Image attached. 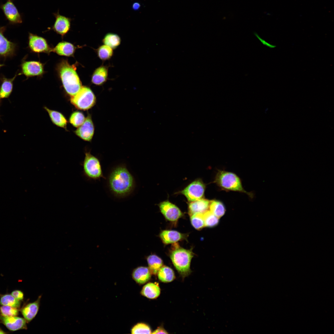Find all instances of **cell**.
<instances>
[{"label": "cell", "instance_id": "25", "mask_svg": "<svg viewBox=\"0 0 334 334\" xmlns=\"http://www.w3.org/2000/svg\"><path fill=\"white\" fill-rule=\"evenodd\" d=\"M147 260L148 269L151 274L156 275L163 266V262L161 259L155 255H151L148 256Z\"/></svg>", "mask_w": 334, "mask_h": 334}, {"label": "cell", "instance_id": "38", "mask_svg": "<svg viewBox=\"0 0 334 334\" xmlns=\"http://www.w3.org/2000/svg\"><path fill=\"white\" fill-rule=\"evenodd\" d=\"M168 333L162 327H159L151 333L152 334H168Z\"/></svg>", "mask_w": 334, "mask_h": 334}, {"label": "cell", "instance_id": "37", "mask_svg": "<svg viewBox=\"0 0 334 334\" xmlns=\"http://www.w3.org/2000/svg\"><path fill=\"white\" fill-rule=\"evenodd\" d=\"M254 34L263 45H265L270 48H273L276 47V45L270 44L265 41L264 39L261 38L256 32H254Z\"/></svg>", "mask_w": 334, "mask_h": 334}, {"label": "cell", "instance_id": "21", "mask_svg": "<svg viewBox=\"0 0 334 334\" xmlns=\"http://www.w3.org/2000/svg\"><path fill=\"white\" fill-rule=\"evenodd\" d=\"M151 273L148 268L140 266L133 271L132 276L134 280L137 283L143 284L148 281L151 277Z\"/></svg>", "mask_w": 334, "mask_h": 334}, {"label": "cell", "instance_id": "9", "mask_svg": "<svg viewBox=\"0 0 334 334\" xmlns=\"http://www.w3.org/2000/svg\"><path fill=\"white\" fill-rule=\"evenodd\" d=\"M75 134L83 140L91 141L94 132V126L91 115L88 114L83 124L74 131Z\"/></svg>", "mask_w": 334, "mask_h": 334}, {"label": "cell", "instance_id": "14", "mask_svg": "<svg viewBox=\"0 0 334 334\" xmlns=\"http://www.w3.org/2000/svg\"><path fill=\"white\" fill-rule=\"evenodd\" d=\"M5 26L0 27V56L4 58L11 57L15 54L16 45L8 40L4 36Z\"/></svg>", "mask_w": 334, "mask_h": 334}, {"label": "cell", "instance_id": "22", "mask_svg": "<svg viewBox=\"0 0 334 334\" xmlns=\"http://www.w3.org/2000/svg\"><path fill=\"white\" fill-rule=\"evenodd\" d=\"M16 74L13 77L9 79L3 77L1 79L2 82L0 86V102L2 99L8 98L11 94L13 88V83L17 75Z\"/></svg>", "mask_w": 334, "mask_h": 334}, {"label": "cell", "instance_id": "24", "mask_svg": "<svg viewBox=\"0 0 334 334\" xmlns=\"http://www.w3.org/2000/svg\"><path fill=\"white\" fill-rule=\"evenodd\" d=\"M161 289L156 283H148L143 287L141 293L143 296L148 298L154 299L160 295Z\"/></svg>", "mask_w": 334, "mask_h": 334}, {"label": "cell", "instance_id": "18", "mask_svg": "<svg viewBox=\"0 0 334 334\" xmlns=\"http://www.w3.org/2000/svg\"><path fill=\"white\" fill-rule=\"evenodd\" d=\"M186 234L175 230H166L161 232L159 236L163 242L165 244L173 243L183 240L186 238Z\"/></svg>", "mask_w": 334, "mask_h": 334}, {"label": "cell", "instance_id": "15", "mask_svg": "<svg viewBox=\"0 0 334 334\" xmlns=\"http://www.w3.org/2000/svg\"><path fill=\"white\" fill-rule=\"evenodd\" d=\"M0 321L11 331L27 329V322L24 318L21 317L16 316L5 317L0 315Z\"/></svg>", "mask_w": 334, "mask_h": 334}, {"label": "cell", "instance_id": "34", "mask_svg": "<svg viewBox=\"0 0 334 334\" xmlns=\"http://www.w3.org/2000/svg\"><path fill=\"white\" fill-rule=\"evenodd\" d=\"M19 311L18 308L14 307L3 305L0 306V315L3 317L16 316Z\"/></svg>", "mask_w": 334, "mask_h": 334}, {"label": "cell", "instance_id": "41", "mask_svg": "<svg viewBox=\"0 0 334 334\" xmlns=\"http://www.w3.org/2000/svg\"><path fill=\"white\" fill-rule=\"evenodd\" d=\"M4 65L3 64H0V68L2 66H3Z\"/></svg>", "mask_w": 334, "mask_h": 334}, {"label": "cell", "instance_id": "3", "mask_svg": "<svg viewBox=\"0 0 334 334\" xmlns=\"http://www.w3.org/2000/svg\"><path fill=\"white\" fill-rule=\"evenodd\" d=\"M194 254L191 250L181 247L178 244L172 245L170 257L175 268L183 277L190 274V264Z\"/></svg>", "mask_w": 334, "mask_h": 334}, {"label": "cell", "instance_id": "2", "mask_svg": "<svg viewBox=\"0 0 334 334\" xmlns=\"http://www.w3.org/2000/svg\"><path fill=\"white\" fill-rule=\"evenodd\" d=\"M56 70L65 91L71 97L75 95L82 87L75 65L63 59L58 64Z\"/></svg>", "mask_w": 334, "mask_h": 334}, {"label": "cell", "instance_id": "6", "mask_svg": "<svg viewBox=\"0 0 334 334\" xmlns=\"http://www.w3.org/2000/svg\"><path fill=\"white\" fill-rule=\"evenodd\" d=\"M70 101L76 109L87 110L94 106L96 102V97L89 87L82 86L75 95L71 97Z\"/></svg>", "mask_w": 334, "mask_h": 334}, {"label": "cell", "instance_id": "27", "mask_svg": "<svg viewBox=\"0 0 334 334\" xmlns=\"http://www.w3.org/2000/svg\"><path fill=\"white\" fill-rule=\"evenodd\" d=\"M121 40L118 34L113 33L106 34L102 39L103 44L112 49H116L121 44Z\"/></svg>", "mask_w": 334, "mask_h": 334}, {"label": "cell", "instance_id": "19", "mask_svg": "<svg viewBox=\"0 0 334 334\" xmlns=\"http://www.w3.org/2000/svg\"><path fill=\"white\" fill-rule=\"evenodd\" d=\"M109 66L101 65L94 71L91 77V82L98 86L103 85L108 79Z\"/></svg>", "mask_w": 334, "mask_h": 334}, {"label": "cell", "instance_id": "7", "mask_svg": "<svg viewBox=\"0 0 334 334\" xmlns=\"http://www.w3.org/2000/svg\"><path fill=\"white\" fill-rule=\"evenodd\" d=\"M205 186L200 179L195 180L190 183L180 193L184 195L190 202L203 198L204 195Z\"/></svg>", "mask_w": 334, "mask_h": 334}, {"label": "cell", "instance_id": "29", "mask_svg": "<svg viewBox=\"0 0 334 334\" xmlns=\"http://www.w3.org/2000/svg\"><path fill=\"white\" fill-rule=\"evenodd\" d=\"M0 305L19 308L21 305V302L20 301L14 298L11 294H6L1 296Z\"/></svg>", "mask_w": 334, "mask_h": 334}, {"label": "cell", "instance_id": "10", "mask_svg": "<svg viewBox=\"0 0 334 334\" xmlns=\"http://www.w3.org/2000/svg\"><path fill=\"white\" fill-rule=\"evenodd\" d=\"M159 206L161 213L169 221H176L183 216L179 208L169 201L161 202Z\"/></svg>", "mask_w": 334, "mask_h": 334}, {"label": "cell", "instance_id": "26", "mask_svg": "<svg viewBox=\"0 0 334 334\" xmlns=\"http://www.w3.org/2000/svg\"><path fill=\"white\" fill-rule=\"evenodd\" d=\"M157 275L159 279L164 283L173 281L175 278L174 272L170 267L163 266L158 272Z\"/></svg>", "mask_w": 334, "mask_h": 334}, {"label": "cell", "instance_id": "17", "mask_svg": "<svg viewBox=\"0 0 334 334\" xmlns=\"http://www.w3.org/2000/svg\"><path fill=\"white\" fill-rule=\"evenodd\" d=\"M210 201L202 198L195 201L190 202L188 205V213L191 216L194 214H203L209 208Z\"/></svg>", "mask_w": 334, "mask_h": 334}, {"label": "cell", "instance_id": "1", "mask_svg": "<svg viewBox=\"0 0 334 334\" xmlns=\"http://www.w3.org/2000/svg\"><path fill=\"white\" fill-rule=\"evenodd\" d=\"M108 183L111 192L120 197L129 195L135 185L133 176L124 165L118 166L112 169L109 176Z\"/></svg>", "mask_w": 334, "mask_h": 334}, {"label": "cell", "instance_id": "40", "mask_svg": "<svg viewBox=\"0 0 334 334\" xmlns=\"http://www.w3.org/2000/svg\"><path fill=\"white\" fill-rule=\"evenodd\" d=\"M6 333L2 329L0 328V334H5Z\"/></svg>", "mask_w": 334, "mask_h": 334}, {"label": "cell", "instance_id": "20", "mask_svg": "<svg viewBox=\"0 0 334 334\" xmlns=\"http://www.w3.org/2000/svg\"><path fill=\"white\" fill-rule=\"evenodd\" d=\"M44 109L48 113L52 122L54 124L67 131V121L62 113L49 109L46 106L44 107Z\"/></svg>", "mask_w": 334, "mask_h": 334}, {"label": "cell", "instance_id": "39", "mask_svg": "<svg viewBox=\"0 0 334 334\" xmlns=\"http://www.w3.org/2000/svg\"><path fill=\"white\" fill-rule=\"evenodd\" d=\"M140 7V4L138 2H135L132 5V8L134 10H138Z\"/></svg>", "mask_w": 334, "mask_h": 334}, {"label": "cell", "instance_id": "4", "mask_svg": "<svg viewBox=\"0 0 334 334\" xmlns=\"http://www.w3.org/2000/svg\"><path fill=\"white\" fill-rule=\"evenodd\" d=\"M214 182L223 190L242 192L251 198L253 196L252 193L248 192L244 189L240 179L233 173L218 170Z\"/></svg>", "mask_w": 334, "mask_h": 334}, {"label": "cell", "instance_id": "35", "mask_svg": "<svg viewBox=\"0 0 334 334\" xmlns=\"http://www.w3.org/2000/svg\"><path fill=\"white\" fill-rule=\"evenodd\" d=\"M132 334H150L151 330L150 327L147 324L143 323L137 324L132 328Z\"/></svg>", "mask_w": 334, "mask_h": 334}, {"label": "cell", "instance_id": "8", "mask_svg": "<svg viewBox=\"0 0 334 334\" xmlns=\"http://www.w3.org/2000/svg\"><path fill=\"white\" fill-rule=\"evenodd\" d=\"M28 44L30 49L34 53H49L52 51L44 38L31 33H29Z\"/></svg>", "mask_w": 334, "mask_h": 334}, {"label": "cell", "instance_id": "11", "mask_svg": "<svg viewBox=\"0 0 334 334\" xmlns=\"http://www.w3.org/2000/svg\"><path fill=\"white\" fill-rule=\"evenodd\" d=\"M0 8L10 24H16L22 23V16L12 0H7L0 6Z\"/></svg>", "mask_w": 334, "mask_h": 334}, {"label": "cell", "instance_id": "30", "mask_svg": "<svg viewBox=\"0 0 334 334\" xmlns=\"http://www.w3.org/2000/svg\"><path fill=\"white\" fill-rule=\"evenodd\" d=\"M96 52L98 58L103 61L110 59L113 53L112 49L104 44L99 46L96 49Z\"/></svg>", "mask_w": 334, "mask_h": 334}, {"label": "cell", "instance_id": "31", "mask_svg": "<svg viewBox=\"0 0 334 334\" xmlns=\"http://www.w3.org/2000/svg\"><path fill=\"white\" fill-rule=\"evenodd\" d=\"M85 118L82 112L76 111L73 112L70 115L69 122L72 126L78 128L83 124Z\"/></svg>", "mask_w": 334, "mask_h": 334}, {"label": "cell", "instance_id": "16", "mask_svg": "<svg viewBox=\"0 0 334 334\" xmlns=\"http://www.w3.org/2000/svg\"><path fill=\"white\" fill-rule=\"evenodd\" d=\"M41 298V295L39 296L36 301L26 304L21 309L22 314L27 323L31 322L37 315L39 309Z\"/></svg>", "mask_w": 334, "mask_h": 334}, {"label": "cell", "instance_id": "36", "mask_svg": "<svg viewBox=\"0 0 334 334\" xmlns=\"http://www.w3.org/2000/svg\"><path fill=\"white\" fill-rule=\"evenodd\" d=\"M11 294L16 299L19 301L22 300L24 299V293L20 290H14L11 292Z\"/></svg>", "mask_w": 334, "mask_h": 334}, {"label": "cell", "instance_id": "33", "mask_svg": "<svg viewBox=\"0 0 334 334\" xmlns=\"http://www.w3.org/2000/svg\"><path fill=\"white\" fill-rule=\"evenodd\" d=\"M190 216L191 224L195 229L199 230L205 226L203 214L196 213Z\"/></svg>", "mask_w": 334, "mask_h": 334}, {"label": "cell", "instance_id": "42", "mask_svg": "<svg viewBox=\"0 0 334 334\" xmlns=\"http://www.w3.org/2000/svg\"></svg>", "mask_w": 334, "mask_h": 334}, {"label": "cell", "instance_id": "23", "mask_svg": "<svg viewBox=\"0 0 334 334\" xmlns=\"http://www.w3.org/2000/svg\"><path fill=\"white\" fill-rule=\"evenodd\" d=\"M75 47L71 43L66 41L58 43L52 49V51L58 54L67 57L73 56Z\"/></svg>", "mask_w": 334, "mask_h": 334}, {"label": "cell", "instance_id": "28", "mask_svg": "<svg viewBox=\"0 0 334 334\" xmlns=\"http://www.w3.org/2000/svg\"><path fill=\"white\" fill-rule=\"evenodd\" d=\"M209 209L210 212L219 218L223 216L225 212L223 203L218 200L210 201Z\"/></svg>", "mask_w": 334, "mask_h": 334}, {"label": "cell", "instance_id": "12", "mask_svg": "<svg viewBox=\"0 0 334 334\" xmlns=\"http://www.w3.org/2000/svg\"><path fill=\"white\" fill-rule=\"evenodd\" d=\"M53 15L55 18V21L52 29L63 36L69 31L72 19L61 15L59 10L57 12L53 13Z\"/></svg>", "mask_w": 334, "mask_h": 334}, {"label": "cell", "instance_id": "5", "mask_svg": "<svg viewBox=\"0 0 334 334\" xmlns=\"http://www.w3.org/2000/svg\"><path fill=\"white\" fill-rule=\"evenodd\" d=\"M84 175L88 178L97 180L105 179L99 159L92 155L90 151H86L85 157L82 163Z\"/></svg>", "mask_w": 334, "mask_h": 334}, {"label": "cell", "instance_id": "32", "mask_svg": "<svg viewBox=\"0 0 334 334\" xmlns=\"http://www.w3.org/2000/svg\"><path fill=\"white\" fill-rule=\"evenodd\" d=\"M205 226L212 227L217 225L219 221V218L210 211L203 214Z\"/></svg>", "mask_w": 334, "mask_h": 334}, {"label": "cell", "instance_id": "13", "mask_svg": "<svg viewBox=\"0 0 334 334\" xmlns=\"http://www.w3.org/2000/svg\"><path fill=\"white\" fill-rule=\"evenodd\" d=\"M21 72L27 77L40 76L44 73L43 65L36 61H24L21 65Z\"/></svg>", "mask_w": 334, "mask_h": 334}]
</instances>
